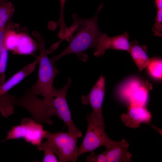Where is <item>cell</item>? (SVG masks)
<instances>
[{
    "instance_id": "17",
    "label": "cell",
    "mask_w": 162,
    "mask_h": 162,
    "mask_svg": "<svg viewBox=\"0 0 162 162\" xmlns=\"http://www.w3.org/2000/svg\"><path fill=\"white\" fill-rule=\"evenodd\" d=\"M18 33L11 28L9 22L7 25L4 40V47L8 50L13 52L16 46Z\"/></svg>"
},
{
    "instance_id": "26",
    "label": "cell",
    "mask_w": 162,
    "mask_h": 162,
    "mask_svg": "<svg viewBox=\"0 0 162 162\" xmlns=\"http://www.w3.org/2000/svg\"><path fill=\"white\" fill-rule=\"evenodd\" d=\"M11 96V94L9 93L6 95L0 98V101L6 100L9 98Z\"/></svg>"
},
{
    "instance_id": "5",
    "label": "cell",
    "mask_w": 162,
    "mask_h": 162,
    "mask_svg": "<svg viewBox=\"0 0 162 162\" xmlns=\"http://www.w3.org/2000/svg\"><path fill=\"white\" fill-rule=\"evenodd\" d=\"M152 86L148 82L136 77H132L124 82L119 86L117 95L128 106H146L148 98V92Z\"/></svg>"
},
{
    "instance_id": "21",
    "label": "cell",
    "mask_w": 162,
    "mask_h": 162,
    "mask_svg": "<svg viewBox=\"0 0 162 162\" xmlns=\"http://www.w3.org/2000/svg\"><path fill=\"white\" fill-rule=\"evenodd\" d=\"M152 31L156 36H162V9L158 10L155 22L152 27Z\"/></svg>"
},
{
    "instance_id": "14",
    "label": "cell",
    "mask_w": 162,
    "mask_h": 162,
    "mask_svg": "<svg viewBox=\"0 0 162 162\" xmlns=\"http://www.w3.org/2000/svg\"><path fill=\"white\" fill-rule=\"evenodd\" d=\"M147 50L146 45L139 44L136 40L130 42L128 52L141 72L147 67L150 60L147 55Z\"/></svg>"
},
{
    "instance_id": "16",
    "label": "cell",
    "mask_w": 162,
    "mask_h": 162,
    "mask_svg": "<svg viewBox=\"0 0 162 162\" xmlns=\"http://www.w3.org/2000/svg\"><path fill=\"white\" fill-rule=\"evenodd\" d=\"M14 9V5L8 0L0 2V29L10 22Z\"/></svg>"
},
{
    "instance_id": "27",
    "label": "cell",
    "mask_w": 162,
    "mask_h": 162,
    "mask_svg": "<svg viewBox=\"0 0 162 162\" xmlns=\"http://www.w3.org/2000/svg\"><path fill=\"white\" fill-rule=\"evenodd\" d=\"M5 0H0V2L4 1H5Z\"/></svg>"
},
{
    "instance_id": "18",
    "label": "cell",
    "mask_w": 162,
    "mask_h": 162,
    "mask_svg": "<svg viewBox=\"0 0 162 162\" xmlns=\"http://www.w3.org/2000/svg\"><path fill=\"white\" fill-rule=\"evenodd\" d=\"M148 71L152 77L158 80L162 79V60L159 58H152L147 66Z\"/></svg>"
},
{
    "instance_id": "15",
    "label": "cell",
    "mask_w": 162,
    "mask_h": 162,
    "mask_svg": "<svg viewBox=\"0 0 162 162\" xmlns=\"http://www.w3.org/2000/svg\"><path fill=\"white\" fill-rule=\"evenodd\" d=\"M38 46L32 39L27 34L23 32L18 33V40L15 53L21 55L32 54Z\"/></svg>"
},
{
    "instance_id": "10",
    "label": "cell",
    "mask_w": 162,
    "mask_h": 162,
    "mask_svg": "<svg viewBox=\"0 0 162 162\" xmlns=\"http://www.w3.org/2000/svg\"><path fill=\"white\" fill-rule=\"evenodd\" d=\"M129 37L127 32L113 37H109L106 33H102L94 48V55L97 57L103 56L108 49L126 51L128 52L130 47Z\"/></svg>"
},
{
    "instance_id": "19",
    "label": "cell",
    "mask_w": 162,
    "mask_h": 162,
    "mask_svg": "<svg viewBox=\"0 0 162 162\" xmlns=\"http://www.w3.org/2000/svg\"><path fill=\"white\" fill-rule=\"evenodd\" d=\"M38 149L44 152L43 162H58V160L52 148L47 140L42 142L38 146Z\"/></svg>"
},
{
    "instance_id": "23",
    "label": "cell",
    "mask_w": 162,
    "mask_h": 162,
    "mask_svg": "<svg viewBox=\"0 0 162 162\" xmlns=\"http://www.w3.org/2000/svg\"><path fill=\"white\" fill-rule=\"evenodd\" d=\"M7 25L0 29V56L4 48V40Z\"/></svg>"
},
{
    "instance_id": "2",
    "label": "cell",
    "mask_w": 162,
    "mask_h": 162,
    "mask_svg": "<svg viewBox=\"0 0 162 162\" xmlns=\"http://www.w3.org/2000/svg\"><path fill=\"white\" fill-rule=\"evenodd\" d=\"M34 35L38 39L40 54L37 80L31 87L36 95H40L46 99L51 100L54 98L56 89L53 86L54 80L60 71L56 66L55 62L47 56L44 40L39 34Z\"/></svg>"
},
{
    "instance_id": "6",
    "label": "cell",
    "mask_w": 162,
    "mask_h": 162,
    "mask_svg": "<svg viewBox=\"0 0 162 162\" xmlns=\"http://www.w3.org/2000/svg\"><path fill=\"white\" fill-rule=\"evenodd\" d=\"M46 131L41 124L32 118H25L22 120L20 124L13 126L8 130L6 137L0 143L8 140L23 138L26 142L38 146L42 142Z\"/></svg>"
},
{
    "instance_id": "3",
    "label": "cell",
    "mask_w": 162,
    "mask_h": 162,
    "mask_svg": "<svg viewBox=\"0 0 162 162\" xmlns=\"http://www.w3.org/2000/svg\"><path fill=\"white\" fill-rule=\"evenodd\" d=\"M52 99H41L33 92L32 87L27 88L23 94L13 101L14 105L21 106L26 110L32 118L39 123L52 124L51 118L58 115L52 104Z\"/></svg>"
},
{
    "instance_id": "7",
    "label": "cell",
    "mask_w": 162,
    "mask_h": 162,
    "mask_svg": "<svg viewBox=\"0 0 162 162\" xmlns=\"http://www.w3.org/2000/svg\"><path fill=\"white\" fill-rule=\"evenodd\" d=\"M86 119L88 122V127L82 142L79 148L78 157L86 153L94 152L100 147L105 146L112 140L106 133L104 124H98L95 123L91 113L87 114Z\"/></svg>"
},
{
    "instance_id": "1",
    "label": "cell",
    "mask_w": 162,
    "mask_h": 162,
    "mask_svg": "<svg viewBox=\"0 0 162 162\" xmlns=\"http://www.w3.org/2000/svg\"><path fill=\"white\" fill-rule=\"evenodd\" d=\"M102 7L100 5L96 14L90 18L79 17L73 14V22L68 28L65 39L70 44L67 47L58 55L51 58L56 62L63 56L71 53L75 54L83 62H86L88 55L84 53L87 50L95 48L102 32L98 25V14Z\"/></svg>"
},
{
    "instance_id": "24",
    "label": "cell",
    "mask_w": 162,
    "mask_h": 162,
    "mask_svg": "<svg viewBox=\"0 0 162 162\" xmlns=\"http://www.w3.org/2000/svg\"><path fill=\"white\" fill-rule=\"evenodd\" d=\"M60 0L61 6L60 13V16L61 17H63L64 16V11L66 0Z\"/></svg>"
},
{
    "instance_id": "4",
    "label": "cell",
    "mask_w": 162,
    "mask_h": 162,
    "mask_svg": "<svg viewBox=\"0 0 162 162\" xmlns=\"http://www.w3.org/2000/svg\"><path fill=\"white\" fill-rule=\"evenodd\" d=\"M82 136L80 130L74 133L58 132L52 133L46 131L44 138L58 155L59 162H75L78 158L77 140Z\"/></svg>"
},
{
    "instance_id": "12",
    "label": "cell",
    "mask_w": 162,
    "mask_h": 162,
    "mask_svg": "<svg viewBox=\"0 0 162 162\" xmlns=\"http://www.w3.org/2000/svg\"><path fill=\"white\" fill-rule=\"evenodd\" d=\"M129 144L123 139L120 141L112 140L106 145L105 154L106 162H130L132 161L131 154L128 151Z\"/></svg>"
},
{
    "instance_id": "13",
    "label": "cell",
    "mask_w": 162,
    "mask_h": 162,
    "mask_svg": "<svg viewBox=\"0 0 162 162\" xmlns=\"http://www.w3.org/2000/svg\"><path fill=\"white\" fill-rule=\"evenodd\" d=\"M37 63L33 61L14 74L0 87V98L10 93L9 91L34 70Z\"/></svg>"
},
{
    "instance_id": "25",
    "label": "cell",
    "mask_w": 162,
    "mask_h": 162,
    "mask_svg": "<svg viewBox=\"0 0 162 162\" xmlns=\"http://www.w3.org/2000/svg\"><path fill=\"white\" fill-rule=\"evenodd\" d=\"M155 2L157 10L162 9V0H155Z\"/></svg>"
},
{
    "instance_id": "11",
    "label": "cell",
    "mask_w": 162,
    "mask_h": 162,
    "mask_svg": "<svg viewBox=\"0 0 162 162\" xmlns=\"http://www.w3.org/2000/svg\"><path fill=\"white\" fill-rule=\"evenodd\" d=\"M121 118L126 127L136 128L142 123H149L152 115L146 106L130 105L128 106L127 112L121 115Z\"/></svg>"
},
{
    "instance_id": "9",
    "label": "cell",
    "mask_w": 162,
    "mask_h": 162,
    "mask_svg": "<svg viewBox=\"0 0 162 162\" xmlns=\"http://www.w3.org/2000/svg\"><path fill=\"white\" fill-rule=\"evenodd\" d=\"M72 82L69 78L67 84L60 89H56L52 99V104L58 115V117L62 120L67 126L70 133H76L80 130L74 124L70 111L66 100L67 91Z\"/></svg>"
},
{
    "instance_id": "22",
    "label": "cell",
    "mask_w": 162,
    "mask_h": 162,
    "mask_svg": "<svg viewBox=\"0 0 162 162\" xmlns=\"http://www.w3.org/2000/svg\"><path fill=\"white\" fill-rule=\"evenodd\" d=\"M87 162H106V158L104 152L98 154H96L94 152H91V154L86 157Z\"/></svg>"
},
{
    "instance_id": "8",
    "label": "cell",
    "mask_w": 162,
    "mask_h": 162,
    "mask_svg": "<svg viewBox=\"0 0 162 162\" xmlns=\"http://www.w3.org/2000/svg\"><path fill=\"white\" fill-rule=\"evenodd\" d=\"M105 91V78L101 75L90 92L87 95H82L81 102L84 105H90L92 110V117L93 121L98 124H104L102 114V106Z\"/></svg>"
},
{
    "instance_id": "20",
    "label": "cell",
    "mask_w": 162,
    "mask_h": 162,
    "mask_svg": "<svg viewBox=\"0 0 162 162\" xmlns=\"http://www.w3.org/2000/svg\"><path fill=\"white\" fill-rule=\"evenodd\" d=\"M8 58V50L4 47L0 56V87L5 82V74Z\"/></svg>"
}]
</instances>
